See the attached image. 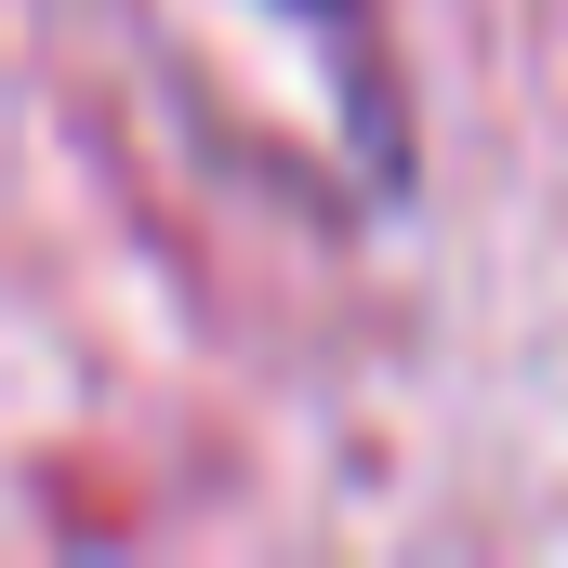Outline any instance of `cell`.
Masks as SVG:
<instances>
[{
	"mask_svg": "<svg viewBox=\"0 0 568 568\" xmlns=\"http://www.w3.org/2000/svg\"><path fill=\"white\" fill-rule=\"evenodd\" d=\"M145 27L225 159L304 185L317 212L410 185V80L384 53V0H145Z\"/></svg>",
	"mask_w": 568,
	"mask_h": 568,
	"instance_id": "6da1fadb",
	"label": "cell"
}]
</instances>
